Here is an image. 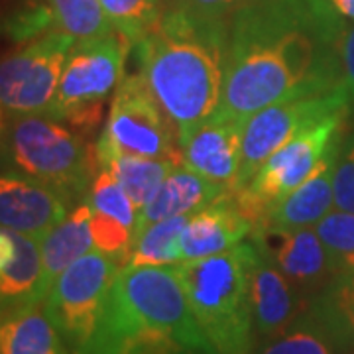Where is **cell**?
I'll return each mask as SVG.
<instances>
[{"instance_id":"cell-1","label":"cell","mask_w":354,"mask_h":354,"mask_svg":"<svg viewBox=\"0 0 354 354\" xmlns=\"http://www.w3.org/2000/svg\"><path fill=\"white\" fill-rule=\"evenodd\" d=\"M344 24L330 0H254L227 22L215 114L244 122L274 102L342 87Z\"/></svg>"},{"instance_id":"cell-2","label":"cell","mask_w":354,"mask_h":354,"mask_svg":"<svg viewBox=\"0 0 354 354\" xmlns=\"http://www.w3.org/2000/svg\"><path fill=\"white\" fill-rule=\"evenodd\" d=\"M134 51L181 146L221 106L227 24L199 20L176 6L134 44Z\"/></svg>"},{"instance_id":"cell-3","label":"cell","mask_w":354,"mask_h":354,"mask_svg":"<svg viewBox=\"0 0 354 354\" xmlns=\"http://www.w3.org/2000/svg\"><path fill=\"white\" fill-rule=\"evenodd\" d=\"M83 354H221L191 311L176 266H120Z\"/></svg>"},{"instance_id":"cell-4","label":"cell","mask_w":354,"mask_h":354,"mask_svg":"<svg viewBox=\"0 0 354 354\" xmlns=\"http://www.w3.org/2000/svg\"><path fill=\"white\" fill-rule=\"evenodd\" d=\"M0 162L4 169L55 189L73 207L85 201L99 167L97 152L81 134L50 114L8 118L0 134Z\"/></svg>"},{"instance_id":"cell-5","label":"cell","mask_w":354,"mask_h":354,"mask_svg":"<svg viewBox=\"0 0 354 354\" xmlns=\"http://www.w3.org/2000/svg\"><path fill=\"white\" fill-rule=\"evenodd\" d=\"M191 311L221 354L256 346L246 276V241L227 252L176 266Z\"/></svg>"},{"instance_id":"cell-6","label":"cell","mask_w":354,"mask_h":354,"mask_svg":"<svg viewBox=\"0 0 354 354\" xmlns=\"http://www.w3.org/2000/svg\"><path fill=\"white\" fill-rule=\"evenodd\" d=\"M130 41L118 32L97 39L75 41L65 59L50 116L75 130H93L104 102L124 79Z\"/></svg>"},{"instance_id":"cell-7","label":"cell","mask_w":354,"mask_h":354,"mask_svg":"<svg viewBox=\"0 0 354 354\" xmlns=\"http://www.w3.org/2000/svg\"><path fill=\"white\" fill-rule=\"evenodd\" d=\"M120 264L93 250L62 272L41 307L71 354H83L99 329Z\"/></svg>"},{"instance_id":"cell-8","label":"cell","mask_w":354,"mask_h":354,"mask_svg":"<svg viewBox=\"0 0 354 354\" xmlns=\"http://www.w3.org/2000/svg\"><path fill=\"white\" fill-rule=\"evenodd\" d=\"M344 116L346 113L335 114L305 128L274 156H270V160L242 189L232 193L239 209L250 218L254 227L264 223L270 211L283 197H288L319 169L325 156L339 142Z\"/></svg>"},{"instance_id":"cell-9","label":"cell","mask_w":354,"mask_h":354,"mask_svg":"<svg viewBox=\"0 0 354 354\" xmlns=\"http://www.w3.org/2000/svg\"><path fill=\"white\" fill-rule=\"evenodd\" d=\"M75 39L62 30L44 32L0 57V113L50 114L65 59Z\"/></svg>"},{"instance_id":"cell-10","label":"cell","mask_w":354,"mask_h":354,"mask_svg":"<svg viewBox=\"0 0 354 354\" xmlns=\"http://www.w3.org/2000/svg\"><path fill=\"white\" fill-rule=\"evenodd\" d=\"M97 146L181 164L176 128L153 99L140 71L124 75L120 81Z\"/></svg>"},{"instance_id":"cell-11","label":"cell","mask_w":354,"mask_h":354,"mask_svg":"<svg viewBox=\"0 0 354 354\" xmlns=\"http://www.w3.org/2000/svg\"><path fill=\"white\" fill-rule=\"evenodd\" d=\"M351 99L344 87L321 95L295 97L274 102L244 120L241 142V167L234 191L242 189L270 156L278 152L305 128L335 114L348 113Z\"/></svg>"},{"instance_id":"cell-12","label":"cell","mask_w":354,"mask_h":354,"mask_svg":"<svg viewBox=\"0 0 354 354\" xmlns=\"http://www.w3.org/2000/svg\"><path fill=\"white\" fill-rule=\"evenodd\" d=\"M248 239L270 262L278 266L279 272L290 279L304 299H313L337 276L333 260L315 227L283 228L256 225Z\"/></svg>"},{"instance_id":"cell-13","label":"cell","mask_w":354,"mask_h":354,"mask_svg":"<svg viewBox=\"0 0 354 354\" xmlns=\"http://www.w3.org/2000/svg\"><path fill=\"white\" fill-rule=\"evenodd\" d=\"M246 276L256 341L266 342L299 319L305 299L250 239H246Z\"/></svg>"},{"instance_id":"cell-14","label":"cell","mask_w":354,"mask_h":354,"mask_svg":"<svg viewBox=\"0 0 354 354\" xmlns=\"http://www.w3.org/2000/svg\"><path fill=\"white\" fill-rule=\"evenodd\" d=\"M73 205L55 189L12 169L0 171V227L39 241Z\"/></svg>"},{"instance_id":"cell-15","label":"cell","mask_w":354,"mask_h":354,"mask_svg":"<svg viewBox=\"0 0 354 354\" xmlns=\"http://www.w3.org/2000/svg\"><path fill=\"white\" fill-rule=\"evenodd\" d=\"M244 122L213 114L181 144V165L232 191L241 167Z\"/></svg>"},{"instance_id":"cell-16","label":"cell","mask_w":354,"mask_h":354,"mask_svg":"<svg viewBox=\"0 0 354 354\" xmlns=\"http://www.w3.org/2000/svg\"><path fill=\"white\" fill-rule=\"evenodd\" d=\"M254 225L242 213L232 191L193 213L181 234V260H201L239 246L252 234Z\"/></svg>"},{"instance_id":"cell-17","label":"cell","mask_w":354,"mask_h":354,"mask_svg":"<svg viewBox=\"0 0 354 354\" xmlns=\"http://www.w3.org/2000/svg\"><path fill=\"white\" fill-rule=\"evenodd\" d=\"M228 187L199 176L185 165H176L165 177L162 187L144 209H140L136 234L152 223L174 218L181 215H193L209 207L211 203L227 195ZM134 234V236H136Z\"/></svg>"},{"instance_id":"cell-18","label":"cell","mask_w":354,"mask_h":354,"mask_svg":"<svg viewBox=\"0 0 354 354\" xmlns=\"http://www.w3.org/2000/svg\"><path fill=\"white\" fill-rule=\"evenodd\" d=\"M339 144V142H337ZM337 144L325 156L319 169L301 183L295 191H291L288 197L270 211L264 223L260 225H274L283 228H304L315 227L317 223L330 213L335 207L333 201V162Z\"/></svg>"},{"instance_id":"cell-19","label":"cell","mask_w":354,"mask_h":354,"mask_svg":"<svg viewBox=\"0 0 354 354\" xmlns=\"http://www.w3.org/2000/svg\"><path fill=\"white\" fill-rule=\"evenodd\" d=\"M93 250L97 248L91 230V207L87 201H81L39 239L46 290H50L62 272Z\"/></svg>"},{"instance_id":"cell-20","label":"cell","mask_w":354,"mask_h":354,"mask_svg":"<svg viewBox=\"0 0 354 354\" xmlns=\"http://www.w3.org/2000/svg\"><path fill=\"white\" fill-rule=\"evenodd\" d=\"M95 152L99 169H106L124 187L130 199L138 207V213L140 209H144L152 201V197L162 187L169 171L179 165L169 160L118 152L109 146H95Z\"/></svg>"},{"instance_id":"cell-21","label":"cell","mask_w":354,"mask_h":354,"mask_svg":"<svg viewBox=\"0 0 354 354\" xmlns=\"http://www.w3.org/2000/svg\"><path fill=\"white\" fill-rule=\"evenodd\" d=\"M0 354H71V351L39 304L0 321Z\"/></svg>"},{"instance_id":"cell-22","label":"cell","mask_w":354,"mask_h":354,"mask_svg":"<svg viewBox=\"0 0 354 354\" xmlns=\"http://www.w3.org/2000/svg\"><path fill=\"white\" fill-rule=\"evenodd\" d=\"M309 307L333 342L354 348V274H337Z\"/></svg>"},{"instance_id":"cell-23","label":"cell","mask_w":354,"mask_h":354,"mask_svg":"<svg viewBox=\"0 0 354 354\" xmlns=\"http://www.w3.org/2000/svg\"><path fill=\"white\" fill-rule=\"evenodd\" d=\"M189 216H174L142 228L134 236V244L124 266L181 264V234Z\"/></svg>"},{"instance_id":"cell-24","label":"cell","mask_w":354,"mask_h":354,"mask_svg":"<svg viewBox=\"0 0 354 354\" xmlns=\"http://www.w3.org/2000/svg\"><path fill=\"white\" fill-rule=\"evenodd\" d=\"M51 22L75 41L111 36L116 30L101 0H48Z\"/></svg>"},{"instance_id":"cell-25","label":"cell","mask_w":354,"mask_h":354,"mask_svg":"<svg viewBox=\"0 0 354 354\" xmlns=\"http://www.w3.org/2000/svg\"><path fill=\"white\" fill-rule=\"evenodd\" d=\"M113 28L128 39L138 44L162 18L160 0H101Z\"/></svg>"},{"instance_id":"cell-26","label":"cell","mask_w":354,"mask_h":354,"mask_svg":"<svg viewBox=\"0 0 354 354\" xmlns=\"http://www.w3.org/2000/svg\"><path fill=\"white\" fill-rule=\"evenodd\" d=\"M333 339L313 317H299L290 329L262 342L258 354H335Z\"/></svg>"},{"instance_id":"cell-27","label":"cell","mask_w":354,"mask_h":354,"mask_svg":"<svg viewBox=\"0 0 354 354\" xmlns=\"http://www.w3.org/2000/svg\"><path fill=\"white\" fill-rule=\"evenodd\" d=\"M85 201L88 203L91 211L111 216L120 225L132 228L136 234L138 207L130 199L124 187L106 169H99V174L95 176L91 187H88Z\"/></svg>"},{"instance_id":"cell-28","label":"cell","mask_w":354,"mask_h":354,"mask_svg":"<svg viewBox=\"0 0 354 354\" xmlns=\"http://www.w3.org/2000/svg\"><path fill=\"white\" fill-rule=\"evenodd\" d=\"M337 274H354V213L330 211L315 225Z\"/></svg>"},{"instance_id":"cell-29","label":"cell","mask_w":354,"mask_h":354,"mask_svg":"<svg viewBox=\"0 0 354 354\" xmlns=\"http://www.w3.org/2000/svg\"><path fill=\"white\" fill-rule=\"evenodd\" d=\"M333 201L335 209L354 213V132L339 140L333 162Z\"/></svg>"},{"instance_id":"cell-30","label":"cell","mask_w":354,"mask_h":354,"mask_svg":"<svg viewBox=\"0 0 354 354\" xmlns=\"http://www.w3.org/2000/svg\"><path fill=\"white\" fill-rule=\"evenodd\" d=\"M250 2L254 0H177V6L199 20L227 24L232 14L248 6Z\"/></svg>"},{"instance_id":"cell-31","label":"cell","mask_w":354,"mask_h":354,"mask_svg":"<svg viewBox=\"0 0 354 354\" xmlns=\"http://www.w3.org/2000/svg\"><path fill=\"white\" fill-rule=\"evenodd\" d=\"M341 71L342 87L351 99V104H354V24L351 28H344V34H342Z\"/></svg>"},{"instance_id":"cell-32","label":"cell","mask_w":354,"mask_h":354,"mask_svg":"<svg viewBox=\"0 0 354 354\" xmlns=\"http://www.w3.org/2000/svg\"><path fill=\"white\" fill-rule=\"evenodd\" d=\"M341 16L354 20V0H330Z\"/></svg>"}]
</instances>
